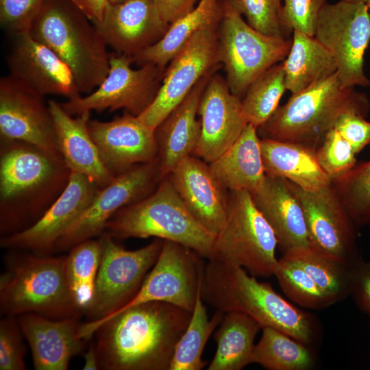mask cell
<instances>
[{
    "label": "cell",
    "instance_id": "cell-43",
    "mask_svg": "<svg viewBox=\"0 0 370 370\" xmlns=\"http://www.w3.org/2000/svg\"><path fill=\"white\" fill-rule=\"evenodd\" d=\"M326 0H284L281 21L288 32L297 30L314 36L321 11Z\"/></svg>",
    "mask_w": 370,
    "mask_h": 370
},
{
    "label": "cell",
    "instance_id": "cell-46",
    "mask_svg": "<svg viewBox=\"0 0 370 370\" xmlns=\"http://www.w3.org/2000/svg\"><path fill=\"white\" fill-rule=\"evenodd\" d=\"M351 295L358 308L370 317V265L363 260L355 269Z\"/></svg>",
    "mask_w": 370,
    "mask_h": 370
},
{
    "label": "cell",
    "instance_id": "cell-15",
    "mask_svg": "<svg viewBox=\"0 0 370 370\" xmlns=\"http://www.w3.org/2000/svg\"><path fill=\"white\" fill-rule=\"evenodd\" d=\"M288 182L302 208L310 247L346 264L357 265L362 259L356 245V225L332 184L308 191Z\"/></svg>",
    "mask_w": 370,
    "mask_h": 370
},
{
    "label": "cell",
    "instance_id": "cell-24",
    "mask_svg": "<svg viewBox=\"0 0 370 370\" xmlns=\"http://www.w3.org/2000/svg\"><path fill=\"white\" fill-rule=\"evenodd\" d=\"M79 317L53 319L32 312L16 317L34 369L66 370L71 358L84 352L87 341L79 335Z\"/></svg>",
    "mask_w": 370,
    "mask_h": 370
},
{
    "label": "cell",
    "instance_id": "cell-50",
    "mask_svg": "<svg viewBox=\"0 0 370 370\" xmlns=\"http://www.w3.org/2000/svg\"><path fill=\"white\" fill-rule=\"evenodd\" d=\"M350 2L362 3L368 5L370 9V0H345Z\"/></svg>",
    "mask_w": 370,
    "mask_h": 370
},
{
    "label": "cell",
    "instance_id": "cell-13",
    "mask_svg": "<svg viewBox=\"0 0 370 370\" xmlns=\"http://www.w3.org/2000/svg\"><path fill=\"white\" fill-rule=\"evenodd\" d=\"M217 29L199 31L173 58L153 101L137 116L143 123L154 130L202 78L221 67Z\"/></svg>",
    "mask_w": 370,
    "mask_h": 370
},
{
    "label": "cell",
    "instance_id": "cell-49",
    "mask_svg": "<svg viewBox=\"0 0 370 370\" xmlns=\"http://www.w3.org/2000/svg\"><path fill=\"white\" fill-rule=\"evenodd\" d=\"M84 370H98L99 362L95 341H91L86 352L84 353Z\"/></svg>",
    "mask_w": 370,
    "mask_h": 370
},
{
    "label": "cell",
    "instance_id": "cell-19",
    "mask_svg": "<svg viewBox=\"0 0 370 370\" xmlns=\"http://www.w3.org/2000/svg\"><path fill=\"white\" fill-rule=\"evenodd\" d=\"M197 114L201 135L193 155L208 164L225 151L248 124L241 99L231 92L226 79L217 72L203 91Z\"/></svg>",
    "mask_w": 370,
    "mask_h": 370
},
{
    "label": "cell",
    "instance_id": "cell-9",
    "mask_svg": "<svg viewBox=\"0 0 370 370\" xmlns=\"http://www.w3.org/2000/svg\"><path fill=\"white\" fill-rule=\"evenodd\" d=\"M221 2L223 15L217 29L221 63L231 92L242 99L258 76L286 58L292 40L255 29L228 0Z\"/></svg>",
    "mask_w": 370,
    "mask_h": 370
},
{
    "label": "cell",
    "instance_id": "cell-42",
    "mask_svg": "<svg viewBox=\"0 0 370 370\" xmlns=\"http://www.w3.org/2000/svg\"><path fill=\"white\" fill-rule=\"evenodd\" d=\"M24 336L16 317L3 316L0 321V369H26Z\"/></svg>",
    "mask_w": 370,
    "mask_h": 370
},
{
    "label": "cell",
    "instance_id": "cell-44",
    "mask_svg": "<svg viewBox=\"0 0 370 370\" xmlns=\"http://www.w3.org/2000/svg\"><path fill=\"white\" fill-rule=\"evenodd\" d=\"M369 110V102L353 106L341 114L334 125L356 153L370 144V121L365 119Z\"/></svg>",
    "mask_w": 370,
    "mask_h": 370
},
{
    "label": "cell",
    "instance_id": "cell-20",
    "mask_svg": "<svg viewBox=\"0 0 370 370\" xmlns=\"http://www.w3.org/2000/svg\"><path fill=\"white\" fill-rule=\"evenodd\" d=\"M7 58L10 75L38 93L62 95L67 99L81 95L72 71L50 48L29 31L10 35Z\"/></svg>",
    "mask_w": 370,
    "mask_h": 370
},
{
    "label": "cell",
    "instance_id": "cell-31",
    "mask_svg": "<svg viewBox=\"0 0 370 370\" xmlns=\"http://www.w3.org/2000/svg\"><path fill=\"white\" fill-rule=\"evenodd\" d=\"M286 89L299 92L337 71L334 56L314 36L293 31L290 51L282 61Z\"/></svg>",
    "mask_w": 370,
    "mask_h": 370
},
{
    "label": "cell",
    "instance_id": "cell-30",
    "mask_svg": "<svg viewBox=\"0 0 370 370\" xmlns=\"http://www.w3.org/2000/svg\"><path fill=\"white\" fill-rule=\"evenodd\" d=\"M223 15L221 0H199L188 13L172 23L156 43L130 57L139 65L152 63L162 70L197 32L217 29Z\"/></svg>",
    "mask_w": 370,
    "mask_h": 370
},
{
    "label": "cell",
    "instance_id": "cell-35",
    "mask_svg": "<svg viewBox=\"0 0 370 370\" xmlns=\"http://www.w3.org/2000/svg\"><path fill=\"white\" fill-rule=\"evenodd\" d=\"M223 315L217 310L208 318L199 286L190 321L176 344L169 370H201L206 365L202 359L204 349Z\"/></svg>",
    "mask_w": 370,
    "mask_h": 370
},
{
    "label": "cell",
    "instance_id": "cell-18",
    "mask_svg": "<svg viewBox=\"0 0 370 370\" xmlns=\"http://www.w3.org/2000/svg\"><path fill=\"white\" fill-rule=\"evenodd\" d=\"M99 188L86 176L71 171L66 188L42 217L24 230L1 236V247L41 256H51L58 240L81 215Z\"/></svg>",
    "mask_w": 370,
    "mask_h": 370
},
{
    "label": "cell",
    "instance_id": "cell-12",
    "mask_svg": "<svg viewBox=\"0 0 370 370\" xmlns=\"http://www.w3.org/2000/svg\"><path fill=\"white\" fill-rule=\"evenodd\" d=\"M132 63L130 56L110 53V69L103 82L86 96L61 103L62 107L72 116L92 110L120 109L138 116L156 97L164 70L152 63L134 69Z\"/></svg>",
    "mask_w": 370,
    "mask_h": 370
},
{
    "label": "cell",
    "instance_id": "cell-45",
    "mask_svg": "<svg viewBox=\"0 0 370 370\" xmlns=\"http://www.w3.org/2000/svg\"><path fill=\"white\" fill-rule=\"evenodd\" d=\"M46 0H0V24L10 35L29 31Z\"/></svg>",
    "mask_w": 370,
    "mask_h": 370
},
{
    "label": "cell",
    "instance_id": "cell-32",
    "mask_svg": "<svg viewBox=\"0 0 370 370\" xmlns=\"http://www.w3.org/2000/svg\"><path fill=\"white\" fill-rule=\"evenodd\" d=\"M258 323L239 311H228L217 329V349L208 370H241L251 363Z\"/></svg>",
    "mask_w": 370,
    "mask_h": 370
},
{
    "label": "cell",
    "instance_id": "cell-1",
    "mask_svg": "<svg viewBox=\"0 0 370 370\" xmlns=\"http://www.w3.org/2000/svg\"><path fill=\"white\" fill-rule=\"evenodd\" d=\"M191 312L164 301L143 302L82 323L79 335L86 341L95 336L99 369L169 370Z\"/></svg>",
    "mask_w": 370,
    "mask_h": 370
},
{
    "label": "cell",
    "instance_id": "cell-25",
    "mask_svg": "<svg viewBox=\"0 0 370 370\" xmlns=\"http://www.w3.org/2000/svg\"><path fill=\"white\" fill-rule=\"evenodd\" d=\"M53 116L58 151L71 172L86 176L99 188L109 184L114 175L104 165L88 130L90 112L73 117L53 99L48 101Z\"/></svg>",
    "mask_w": 370,
    "mask_h": 370
},
{
    "label": "cell",
    "instance_id": "cell-4",
    "mask_svg": "<svg viewBox=\"0 0 370 370\" xmlns=\"http://www.w3.org/2000/svg\"><path fill=\"white\" fill-rule=\"evenodd\" d=\"M29 32L68 65L81 94L92 92L108 75L107 45L72 0H46Z\"/></svg>",
    "mask_w": 370,
    "mask_h": 370
},
{
    "label": "cell",
    "instance_id": "cell-5",
    "mask_svg": "<svg viewBox=\"0 0 370 370\" xmlns=\"http://www.w3.org/2000/svg\"><path fill=\"white\" fill-rule=\"evenodd\" d=\"M0 277V312L17 317L36 313L61 319L80 317L65 275V256H41L10 249Z\"/></svg>",
    "mask_w": 370,
    "mask_h": 370
},
{
    "label": "cell",
    "instance_id": "cell-52",
    "mask_svg": "<svg viewBox=\"0 0 370 370\" xmlns=\"http://www.w3.org/2000/svg\"><path fill=\"white\" fill-rule=\"evenodd\" d=\"M367 262V264H369V265H370V260H369V261H368V262Z\"/></svg>",
    "mask_w": 370,
    "mask_h": 370
},
{
    "label": "cell",
    "instance_id": "cell-2",
    "mask_svg": "<svg viewBox=\"0 0 370 370\" xmlns=\"http://www.w3.org/2000/svg\"><path fill=\"white\" fill-rule=\"evenodd\" d=\"M70 175L61 155L23 141L1 140V236L35 223L64 190Z\"/></svg>",
    "mask_w": 370,
    "mask_h": 370
},
{
    "label": "cell",
    "instance_id": "cell-3",
    "mask_svg": "<svg viewBox=\"0 0 370 370\" xmlns=\"http://www.w3.org/2000/svg\"><path fill=\"white\" fill-rule=\"evenodd\" d=\"M204 302L223 313L239 311L264 328H272L310 345L315 337L312 317L259 282L241 267L208 260L200 282Z\"/></svg>",
    "mask_w": 370,
    "mask_h": 370
},
{
    "label": "cell",
    "instance_id": "cell-40",
    "mask_svg": "<svg viewBox=\"0 0 370 370\" xmlns=\"http://www.w3.org/2000/svg\"><path fill=\"white\" fill-rule=\"evenodd\" d=\"M318 161L332 183L346 175L356 164L357 154L334 127L316 151Z\"/></svg>",
    "mask_w": 370,
    "mask_h": 370
},
{
    "label": "cell",
    "instance_id": "cell-27",
    "mask_svg": "<svg viewBox=\"0 0 370 370\" xmlns=\"http://www.w3.org/2000/svg\"><path fill=\"white\" fill-rule=\"evenodd\" d=\"M251 196L284 252L310 247L304 212L288 180L266 175Z\"/></svg>",
    "mask_w": 370,
    "mask_h": 370
},
{
    "label": "cell",
    "instance_id": "cell-36",
    "mask_svg": "<svg viewBox=\"0 0 370 370\" xmlns=\"http://www.w3.org/2000/svg\"><path fill=\"white\" fill-rule=\"evenodd\" d=\"M65 256V275L71 295L82 312L90 306L101 258V245L95 238L81 242Z\"/></svg>",
    "mask_w": 370,
    "mask_h": 370
},
{
    "label": "cell",
    "instance_id": "cell-29",
    "mask_svg": "<svg viewBox=\"0 0 370 370\" xmlns=\"http://www.w3.org/2000/svg\"><path fill=\"white\" fill-rule=\"evenodd\" d=\"M209 165L227 190L250 194L257 190L266 177L257 128L248 123L237 140Z\"/></svg>",
    "mask_w": 370,
    "mask_h": 370
},
{
    "label": "cell",
    "instance_id": "cell-6",
    "mask_svg": "<svg viewBox=\"0 0 370 370\" xmlns=\"http://www.w3.org/2000/svg\"><path fill=\"white\" fill-rule=\"evenodd\" d=\"M113 238L155 237L181 244L208 260L216 236L190 214L168 175L148 196L117 211L104 232Z\"/></svg>",
    "mask_w": 370,
    "mask_h": 370
},
{
    "label": "cell",
    "instance_id": "cell-14",
    "mask_svg": "<svg viewBox=\"0 0 370 370\" xmlns=\"http://www.w3.org/2000/svg\"><path fill=\"white\" fill-rule=\"evenodd\" d=\"M162 180L158 158L115 175L109 184L99 188L81 215L60 237L55 252L69 251L81 242L100 236L108 221L117 211L150 195Z\"/></svg>",
    "mask_w": 370,
    "mask_h": 370
},
{
    "label": "cell",
    "instance_id": "cell-38",
    "mask_svg": "<svg viewBox=\"0 0 370 370\" xmlns=\"http://www.w3.org/2000/svg\"><path fill=\"white\" fill-rule=\"evenodd\" d=\"M273 275L288 297L301 307L319 310L334 304L299 264L284 255Z\"/></svg>",
    "mask_w": 370,
    "mask_h": 370
},
{
    "label": "cell",
    "instance_id": "cell-11",
    "mask_svg": "<svg viewBox=\"0 0 370 370\" xmlns=\"http://www.w3.org/2000/svg\"><path fill=\"white\" fill-rule=\"evenodd\" d=\"M370 9L365 3L341 0L326 3L320 12L314 37L334 56L343 86H370L364 56L370 43Z\"/></svg>",
    "mask_w": 370,
    "mask_h": 370
},
{
    "label": "cell",
    "instance_id": "cell-33",
    "mask_svg": "<svg viewBox=\"0 0 370 370\" xmlns=\"http://www.w3.org/2000/svg\"><path fill=\"white\" fill-rule=\"evenodd\" d=\"M284 255L299 264L333 303L351 295L356 266L326 256L311 247L291 249Z\"/></svg>",
    "mask_w": 370,
    "mask_h": 370
},
{
    "label": "cell",
    "instance_id": "cell-37",
    "mask_svg": "<svg viewBox=\"0 0 370 370\" xmlns=\"http://www.w3.org/2000/svg\"><path fill=\"white\" fill-rule=\"evenodd\" d=\"M286 90L282 62L272 66L258 76L241 99L248 123L256 128L265 123L278 108Z\"/></svg>",
    "mask_w": 370,
    "mask_h": 370
},
{
    "label": "cell",
    "instance_id": "cell-28",
    "mask_svg": "<svg viewBox=\"0 0 370 370\" xmlns=\"http://www.w3.org/2000/svg\"><path fill=\"white\" fill-rule=\"evenodd\" d=\"M260 149L267 176L286 179L308 191H317L332 184L321 168L314 147L260 138Z\"/></svg>",
    "mask_w": 370,
    "mask_h": 370
},
{
    "label": "cell",
    "instance_id": "cell-23",
    "mask_svg": "<svg viewBox=\"0 0 370 370\" xmlns=\"http://www.w3.org/2000/svg\"><path fill=\"white\" fill-rule=\"evenodd\" d=\"M169 175L195 219L211 233L219 234L227 219L230 191L214 175L209 164L190 155Z\"/></svg>",
    "mask_w": 370,
    "mask_h": 370
},
{
    "label": "cell",
    "instance_id": "cell-22",
    "mask_svg": "<svg viewBox=\"0 0 370 370\" xmlns=\"http://www.w3.org/2000/svg\"><path fill=\"white\" fill-rule=\"evenodd\" d=\"M93 24L107 46L130 57L158 42L169 27L153 0L110 2L101 21Z\"/></svg>",
    "mask_w": 370,
    "mask_h": 370
},
{
    "label": "cell",
    "instance_id": "cell-7",
    "mask_svg": "<svg viewBox=\"0 0 370 370\" xmlns=\"http://www.w3.org/2000/svg\"><path fill=\"white\" fill-rule=\"evenodd\" d=\"M367 102L369 100L365 95L356 92L354 87L343 86L336 73L292 94L257 132L262 138L298 143L315 148L341 114Z\"/></svg>",
    "mask_w": 370,
    "mask_h": 370
},
{
    "label": "cell",
    "instance_id": "cell-17",
    "mask_svg": "<svg viewBox=\"0 0 370 370\" xmlns=\"http://www.w3.org/2000/svg\"><path fill=\"white\" fill-rule=\"evenodd\" d=\"M44 95L10 75L0 79V138L20 140L60 155Z\"/></svg>",
    "mask_w": 370,
    "mask_h": 370
},
{
    "label": "cell",
    "instance_id": "cell-8",
    "mask_svg": "<svg viewBox=\"0 0 370 370\" xmlns=\"http://www.w3.org/2000/svg\"><path fill=\"white\" fill-rule=\"evenodd\" d=\"M278 241L247 191H230L227 219L217 234L210 258L241 267L255 277L273 275Z\"/></svg>",
    "mask_w": 370,
    "mask_h": 370
},
{
    "label": "cell",
    "instance_id": "cell-47",
    "mask_svg": "<svg viewBox=\"0 0 370 370\" xmlns=\"http://www.w3.org/2000/svg\"><path fill=\"white\" fill-rule=\"evenodd\" d=\"M162 18L169 25L193 10L199 0H153Z\"/></svg>",
    "mask_w": 370,
    "mask_h": 370
},
{
    "label": "cell",
    "instance_id": "cell-34",
    "mask_svg": "<svg viewBox=\"0 0 370 370\" xmlns=\"http://www.w3.org/2000/svg\"><path fill=\"white\" fill-rule=\"evenodd\" d=\"M254 345L251 363L269 370H307L314 362L309 345L272 328L262 329Z\"/></svg>",
    "mask_w": 370,
    "mask_h": 370
},
{
    "label": "cell",
    "instance_id": "cell-21",
    "mask_svg": "<svg viewBox=\"0 0 370 370\" xmlns=\"http://www.w3.org/2000/svg\"><path fill=\"white\" fill-rule=\"evenodd\" d=\"M88 130L106 168L116 175L158 158L154 130L125 111L111 121H88Z\"/></svg>",
    "mask_w": 370,
    "mask_h": 370
},
{
    "label": "cell",
    "instance_id": "cell-41",
    "mask_svg": "<svg viewBox=\"0 0 370 370\" xmlns=\"http://www.w3.org/2000/svg\"><path fill=\"white\" fill-rule=\"evenodd\" d=\"M232 6L255 29L267 35L286 38L282 26L281 0H228Z\"/></svg>",
    "mask_w": 370,
    "mask_h": 370
},
{
    "label": "cell",
    "instance_id": "cell-26",
    "mask_svg": "<svg viewBox=\"0 0 370 370\" xmlns=\"http://www.w3.org/2000/svg\"><path fill=\"white\" fill-rule=\"evenodd\" d=\"M214 73L202 78L154 130L162 179L193 154L201 135V122L197 119L199 101Z\"/></svg>",
    "mask_w": 370,
    "mask_h": 370
},
{
    "label": "cell",
    "instance_id": "cell-51",
    "mask_svg": "<svg viewBox=\"0 0 370 370\" xmlns=\"http://www.w3.org/2000/svg\"><path fill=\"white\" fill-rule=\"evenodd\" d=\"M123 0H110V2L112 3H119L122 1Z\"/></svg>",
    "mask_w": 370,
    "mask_h": 370
},
{
    "label": "cell",
    "instance_id": "cell-48",
    "mask_svg": "<svg viewBox=\"0 0 370 370\" xmlns=\"http://www.w3.org/2000/svg\"><path fill=\"white\" fill-rule=\"evenodd\" d=\"M92 23L101 21L110 0H72Z\"/></svg>",
    "mask_w": 370,
    "mask_h": 370
},
{
    "label": "cell",
    "instance_id": "cell-16",
    "mask_svg": "<svg viewBox=\"0 0 370 370\" xmlns=\"http://www.w3.org/2000/svg\"><path fill=\"white\" fill-rule=\"evenodd\" d=\"M203 258L181 244L163 241L158 259L139 291L122 308L161 301L192 312L200 286L204 266Z\"/></svg>",
    "mask_w": 370,
    "mask_h": 370
},
{
    "label": "cell",
    "instance_id": "cell-10",
    "mask_svg": "<svg viewBox=\"0 0 370 370\" xmlns=\"http://www.w3.org/2000/svg\"><path fill=\"white\" fill-rule=\"evenodd\" d=\"M101 258L92 300L84 311L88 321L104 319L126 306L139 291L156 262L163 240L127 250L106 234L99 236Z\"/></svg>",
    "mask_w": 370,
    "mask_h": 370
},
{
    "label": "cell",
    "instance_id": "cell-39",
    "mask_svg": "<svg viewBox=\"0 0 370 370\" xmlns=\"http://www.w3.org/2000/svg\"><path fill=\"white\" fill-rule=\"evenodd\" d=\"M334 183L340 199L355 225H370V159L356 164Z\"/></svg>",
    "mask_w": 370,
    "mask_h": 370
}]
</instances>
